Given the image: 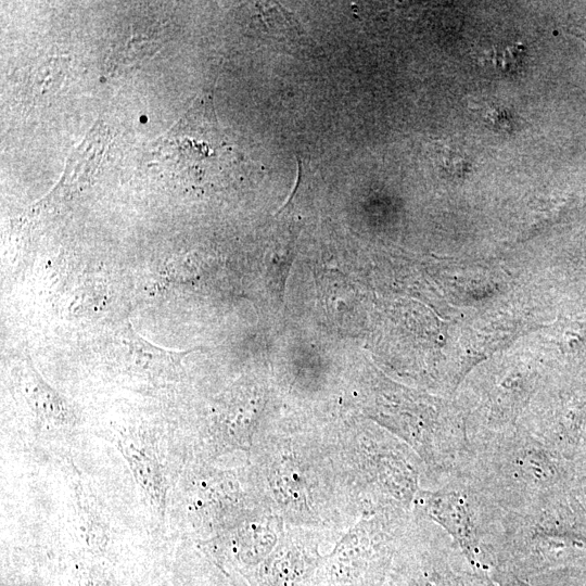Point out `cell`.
<instances>
[{"mask_svg":"<svg viewBox=\"0 0 586 586\" xmlns=\"http://www.w3.org/2000/svg\"><path fill=\"white\" fill-rule=\"evenodd\" d=\"M462 474L504 511L523 513L556 499L566 471L561 457L537 438L508 432L472 446Z\"/></svg>","mask_w":586,"mask_h":586,"instance_id":"cell-1","label":"cell"},{"mask_svg":"<svg viewBox=\"0 0 586 586\" xmlns=\"http://www.w3.org/2000/svg\"><path fill=\"white\" fill-rule=\"evenodd\" d=\"M418 501L471 565L488 569L497 559L506 511L467 475H456L436 489L422 492Z\"/></svg>","mask_w":586,"mask_h":586,"instance_id":"cell-2","label":"cell"},{"mask_svg":"<svg viewBox=\"0 0 586 586\" xmlns=\"http://www.w3.org/2000/svg\"><path fill=\"white\" fill-rule=\"evenodd\" d=\"M208 101L191 107L184 118L168 133L158 152L163 163L177 174H203L221 165L224 143L218 135Z\"/></svg>","mask_w":586,"mask_h":586,"instance_id":"cell-3","label":"cell"},{"mask_svg":"<svg viewBox=\"0 0 586 586\" xmlns=\"http://www.w3.org/2000/svg\"><path fill=\"white\" fill-rule=\"evenodd\" d=\"M112 352L118 360L136 374L152 378L177 377L182 371V359L201 347L171 351L151 344L141 337L129 322L113 335Z\"/></svg>","mask_w":586,"mask_h":586,"instance_id":"cell-4","label":"cell"},{"mask_svg":"<svg viewBox=\"0 0 586 586\" xmlns=\"http://www.w3.org/2000/svg\"><path fill=\"white\" fill-rule=\"evenodd\" d=\"M416 586H464V582L451 569L445 568L431 571Z\"/></svg>","mask_w":586,"mask_h":586,"instance_id":"cell-5","label":"cell"},{"mask_svg":"<svg viewBox=\"0 0 586 586\" xmlns=\"http://www.w3.org/2000/svg\"><path fill=\"white\" fill-rule=\"evenodd\" d=\"M491 574L495 586H533L521 579L513 572L506 569H499L496 566L492 570Z\"/></svg>","mask_w":586,"mask_h":586,"instance_id":"cell-6","label":"cell"},{"mask_svg":"<svg viewBox=\"0 0 586 586\" xmlns=\"http://www.w3.org/2000/svg\"><path fill=\"white\" fill-rule=\"evenodd\" d=\"M575 495L577 500L586 508V474L577 481Z\"/></svg>","mask_w":586,"mask_h":586,"instance_id":"cell-7","label":"cell"}]
</instances>
